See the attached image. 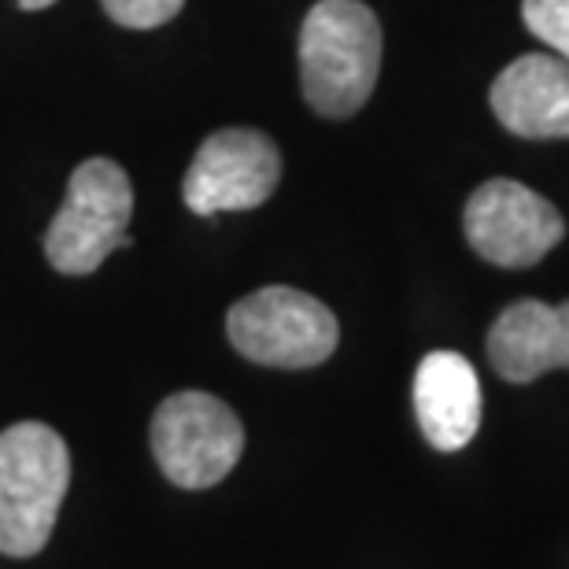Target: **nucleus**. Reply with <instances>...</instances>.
<instances>
[{"label":"nucleus","instance_id":"11","mask_svg":"<svg viewBox=\"0 0 569 569\" xmlns=\"http://www.w3.org/2000/svg\"><path fill=\"white\" fill-rule=\"evenodd\" d=\"M521 19L555 56L569 63V0H521Z\"/></svg>","mask_w":569,"mask_h":569},{"label":"nucleus","instance_id":"2","mask_svg":"<svg viewBox=\"0 0 569 569\" xmlns=\"http://www.w3.org/2000/svg\"><path fill=\"white\" fill-rule=\"evenodd\" d=\"M71 485V451L41 422L0 432V555L33 559L49 543Z\"/></svg>","mask_w":569,"mask_h":569},{"label":"nucleus","instance_id":"6","mask_svg":"<svg viewBox=\"0 0 569 569\" xmlns=\"http://www.w3.org/2000/svg\"><path fill=\"white\" fill-rule=\"evenodd\" d=\"M562 237L566 219L559 208L521 181L492 178L466 203V241L492 267H532Z\"/></svg>","mask_w":569,"mask_h":569},{"label":"nucleus","instance_id":"10","mask_svg":"<svg viewBox=\"0 0 569 569\" xmlns=\"http://www.w3.org/2000/svg\"><path fill=\"white\" fill-rule=\"evenodd\" d=\"M415 415L437 451H462L481 429V381L459 351H429L415 373Z\"/></svg>","mask_w":569,"mask_h":569},{"label":"nucleus","instance_id":"8","mask_svg":"<svg viewBox=\"0 0 569 569\" xmlns=\"http://www.w3.org/2000/svg\"><path fill=\"white\" fill-rule=\"evenodd\" d=\"M492 111L515 138H569V63L562 56H518L492 82Z\"/></svg>","mask_w":569,"mask_h":569},{"label":"nucleus","instance_id":"13","mask_svg":"<svg viewBox=\"0 0 569 569\" xmlns=\"http://www.w3.org/2000/svg\"><path fill=\"white\" fill-rule=\"evenodd\" d=\"M56 0H19V8H27V11H41V8H52Z\"/></svg>","mask_w":569,"mask_h":569},{"label":"nucleus","instance_id":"7","mask_svg":"<svg viewBox=\"0 0 569 569\" xmlns=\"http://www.w3.org/2000/svg\"><path fill=\"white\" fill-rule=\"evenodd\" d=\"M281 181L278 144L259 130L230 127L197 148L181 197L192 214L252 211L270 200Z\"/></svg>","mask_w":569,"mask_h":569},{"label":"nucleus","instance_id":"9","mask_svg":"<svg viewBox=\"0 0 569 569\" xmlns=\"http://www.w3.org/2000/svg\"><path fill=\"white\" fill-rule=\"evenodd\" d=\"M488 362L503 381L529 385L548 370H569V300L510 303L488 329Z\"/></svg>","mask_w":569,"mask_h":569},{"label":"nucleus","instance_id":"3","mask_svg":"<svg viewBox=\"0 0 569 569\" xmlns=\"http://www.w3.org/2000/svg\"><path fill=\"white\" fill-rule=\"evenodd\" d=\"M133 186L127 170L111 159H86L74 167L63 208L44 233V256L60 274L86 278L130 244Z\"/></svg>","mask_w":569,"mask_h":569},{"label":"nucleus","instance_id":"4","mask_svg":"<svg viewBox=\"0 0 569 569\" xmlns=\"http://www.w3.org/2000/svg\"><path fill=\"white\" fill-rule=\"evenodd\" d=\"M226 333L230 345L259 367L311 370L337 351L340 326L322 300L289 284H270L230 307Z\"/></svg>","mask_w":569,"mask_h":569},{"label":"nucleus","instance_id":"5","mask_svg":"<svg viewBox=\"0 0 569 569\" xmlns=\"http://www.w3.org/2000/svg\"><path fill=\"white\" fill-rule=\"evenodd\" d=\"M244 426L219 396L174 392L152 418V455L170 485L214 488L241 462Z\"/></svg>","mask_w":569,"mask_h":569},{"label":"nucleus","instance_id":"1","mask_svg":"<svg viewBox=\"0 0 569 569\" xmlns=\"http://www.w3.org/2000/svg\"><path fill=\"white\" fill-rule=\"evenodd\" d=\"M381 71V22L362 0H318L300 30V82L318 116L348 119Z\"/></svg>","mask_w":569,"mask_h":569},{"label":"nucleus","instance_id":"12","mask_svg":"<svg viewBox=\"0 0 569 569\" xmlns=\"http://www.w3.org/2000/svg\"><path fill=\"white\" fill-rule=\"evenodd\" d=\"M100 4H104V11L119 22V27L156 30L174 19L186 0H100Z\"/></svg>","mask_w":569,"mask_h":569}]
</instances>
